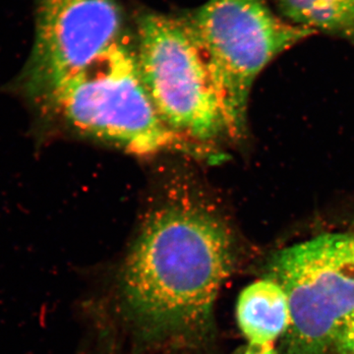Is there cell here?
<instances>
[{
	"label": "cell",
	"mask_w": 354,
	"mask_h": 354,
	"mask_svg": "<svg viewBox=\"0 0 354 354\" xmlns=\"http://www.w3.org/2000/svg\"><path fill=\"white\" fill-rule=\"evenodd\" d=\"M234 263L220 216L193 201L153 209L128 256L122 286L128 309L156 334H183L208 323Z\"/></svg>",
	"instance_id": "cell-1"
},
{
	"label": "cell",
	"mask_w": 354,
	"mask_h": 354,
	"mask_svg": "<svg viewBox=\"0 0 354 354\" xmlns=\"http://www.w3.org/2000/svg\"><path fill=\"white\" fill-rule=\"evenodd\" d=\"M30 104L38 125L57 120L133 155L190 150L192 146L158 115L142 80L136 43L127 35L87 68Z\"/></svg>",
	"instance_id": "cell-2"
},
{
	"label": "cell",
	"mask_w": 354,
	"mask_h": 354,
	"mask_svg": "<svg viewBox=\"0 0 354 354\" xmlns=\"http://www.w3.org/2000/svg\"><path fill=\"white\" fill-rule=\"evenodd\" d=\"M183 21L204 58L232 139L246 134L249 97L263 69L316 32L281 20L266 0H209Z\"/></svg>",
	"instance_id": "cell-3"
},
{
	"label": "cell",
	"mask_w": 354,
	"mask_h": 354,
	"mask_svg": "<svg viewBox=\"0 0 354 354\" xmlns=\"http://www.w3.org/2000/svg\"><path fill=\"white\" fill-rule=\"evenodd\" d=\"M268 279L288 295L286 354H327L354 312V236L324 234L278 251Z\"/></svg>",
	"instance_id": "cell-4"
},
{
	"label": "cell",
	"mask_w": 354,
	"mask_h": 354,
	"mask_svg": "<svg viewBox=\"0 0 354 354\" xmlns=\"http://www.w3.org/2000/svg\"><path fill=\"white\" fill-rule=\"evenodd\" d=\"M136 39L142 80L167 127L192 145L228 136L215 85L184 21L143 14Z\"/></svg>",
	"instance_id": "cell-5"
},
{
	"label": "cell",
	"mask_w": 354,
	"mask_h": 354,
	"mask_svg": "<svg viewBox=\"0 0 354 354\" xmlns=\"http://www.w3.org/2000/svg\"><path fill=\"white\" fill-rule=\"evenodd\" d=\"M31 55L10 85L32 104L127 36L118 0H36Z\"/></svg>",
	"instance_id": "cell-6"
},
{
	"label": "cell",
	"mask_w": 354,
	"mask_h": 354,
	"mask_svg": "<svg viewBox=\"0 0 354 354\" xmlns=\"http://www.w3.org/2000/svg\"><path fill=\"white\" fill-rule=\"evenodd\" d=\"M236 313L239 328L250 344H272L290 329L288 295L271 279L246 286L239 295Z\"/></svg>",
	"instance_id": "cell-7"
},
{
	"label": "cell",
	"mask_w": 354,
	"mask_h": 354,
	"mask_svg": "<svg viewBox=\"0 0 354 354\" xmlns=\"http://www.w3.org/2000/svg\"><path fill=\"white\" fill-rule=\"evenodd\" d=\"M279 6L292 24L314 31L354 29V0H279Z\"/></svg>",
	"instance_id": "cell-8"
},
{
	"label": "cell",
	"mask_w": 354,
	"mask_h": 354,
	"mask_svg": "<svg viewBox=\"0 0 354 354\" xmlns=\"http://www.w3.org/2000/svg\"><path fill=\"white\" fill-rule=\"evenodd\" d=\"M333 349L337 354H354V312L337 330Z\"/></svg>",
	"instance_id": "cell-9"
},
{
	"label": "cell",
	"mask_w": 354,
	"mask_h": 354,
	"mask_svg": "<svg viewBox=\"0 0 354 354\" xmlns=\"http://www.w3.org/2000/svg\"><path fill=\"white\" fill-rule=\"evenodd\" d=\"M242 354H278L276 349L270 344H250L248 348L244 349Z\"/></svg>",
	"instance_id": "cell-10"
}]
</instances>
